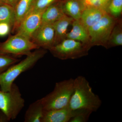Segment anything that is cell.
<instances>
[{
    "label": "cell",
    "mask_w": 122,
    "mask_h": 122,
    "mask_svg": "<svg viewBox=\"0 0 122 122\" xmlns=\"http://www.w3.org/2000/svg\"><path fill=\"white\" fill-rule=\"evenodd\" d=\"M102 103L86 77L79 76L74 79V91L69 105L71 109L73 110H88L93 113L98 110Z\"/></svg>",
    "instance_id": "6da1fadb"
},
{
    "label": "cell",
    "mask_w": 122,
    "mask_h": 122,
    "mask_svg": "<svg viewBox=\"0 0 122 122\" xmlns=\"http://www.w3.org/2000/svg\"><path fill=\"white\" fill-rule=\"evenodd\" d=\"M47 50L41 48L35 49L22 61L15 63L0 74V88L2 91H9L14 81L20 75L30 69L44 56Z\"/></svg>",
    "instance_id": "7a4b0ae2"
},
{
    "label": "cell",
    "mask_w": 122,
    "mask_h": 122,
    "mask_svg": "<svg viewBox=\"0 0 122 122\" xmlns=\"http://www.w3.org/2000/svg\"><path fill=\"white\" fill-rule=\"evenodd\" d=\"M74 89V79L71 78L55 83L52 91L41 99L45 110L68 106Z\"/></svg>",
    "instance_id": "3957f363"
},
{
    "label": "cell",
    "mask_w": 122,
    "mask_h": 122,
    "mask_svg": "<svg viewBox=\"0 0 122 122\" xmlns=\"http://www.w3.org/2000/svg\"><path fill=\"white\" fill-rule=\"evenodd\" d=\"M25 101L20 89L14 82L9 91L0 90V110L9 121L17 118L24 108Z\"/></svg>",
    "instance_id": "277c9868"
},
{
    "label": "cell",
    "mask_w": 122,
    "mask_h": 122,
    "mask_svg": "<svg viewBox=\"0 0 122 122\" xmlns=\"http://www.w3.org/2000/svg\"><path fill=\"white\" fill-rule=\"evenodd\" d=\"M39 48L30 39L17 33L10 35L5 41L0 42V54L8 55L15 58L26 56L32 50Z\"/></svg>",
    "instance_id": "5b68a950"
},
{
    "label": "cell",
    "mask_w": 122,
    "mask_h": 122,
    "mask_svg": "<svg viewBox=\"0 0 122 122\" xmlns=\"http://www.w3.org/2000/svg\"><path fill=\"white\" fill-rule=\"evenodd\" d=\"M89 50L80 42L66 38L49 50L55 57L65 60L78 59L87 56Z\"/></svg>",
    "instance_id": "8992f818"
},
{
    "label": "cell",
    "mask_w": 122,
    "mask_h": 122,
    "mask_svg": "<svg viewBox=\"0 0 122 122\" xmlns=\"http://www.w3.org/2000/svg\"><path fill=\"white\" fill-rule=\"evenodd\" d=\"M117 19L106 13L100 20L88 29L91 47L102 46L106 48Z\"/></svg>",
    "instance_id": "52a82bcc"
},
{
    "label": "cell",
    "mask_w": 122,
    "mask_h": 122,
    "mask_svg": "<svg viewBox=\"0 0 122 122\" xmlns=\"http://www.w3.org/2000/svg\"><path fill=\"white\" fill-rule=\"evenodd\" d=\"M53 24H41L31 37V41L40 48L49 50L55 45Z\"/></svg>",
    "instance_id": "ba28073f"
},
{
    "label": "cell",
    "mask_w": 122,
    "mask_h": 122,
    "mask_svg": "<svg viewBox=\"0 0 122 122\" xmlns=\"http://www.w3.org/2000/svg\"><path fill=\"white\" fill-rule=\"evenodd\" d=\"M45 10L30 11L20 24L16 33L30 40L34 33L41 24L42 16Z\"/></svg>",
    "instance_id": "9c48e42d"
},
{
    "label": "cell",
    "mask_w": 122,
    "mask_h": 122,
    "mask_svg": "<svg viewBox=\"0 0 122 122\" xmlns=\"http://www.w3.org/2000/svg\"><path fill=\"white\" fill-rule=\"evenodd\" d=\"M71 25L72 30L67 33L66 38L80 42L90 50L92 47L88 30L80 20H74Z\"/></svg>",
    "instance_id": "30bf717a"
},
{
    "label": "cell",
    "mask_w": 122,
    "mask_h": 122,
    "mask_svg": "<svg viewBox=\"0 0 122 122\" xmlns=\"http://www.w3.org/2000/svg\"><path fill=\"white\" fill-rule=\"evenodd\" d=\"M74 112L69 106L56 110H45L42 122H69Z\"/></svg>",
    "instance_id": "8fae6325"
},
{
    "label": "cell",
    "mask_w": 122,
    "mask_h": 122,
    "mask_svg": "<svg viewBox=\"0 0 122 122\" xmlns=\"http://www.w3.org/2000/svg\"><path fill=\"white\" fill-rule=\"evenodd\" d=\"M106 13L105 10L100 8L86 7L82 11L79 20L88 30L100 20Z\"/></svg>",
    "instance_id": "7c38bea8"
},
{
    "label": "cell",
    "mask_w": 122,
    "mask_h": 122,
    "mask_svg": "<svg viewBox=\"0 0 122 122\" xmlns=\"http://www.w3.org/2000/svg\"><path fill=\"white\" fill-rule=\"evenodd\" d=\"M61 2L65 14L74 20L80 19L82 11L85 8L82 0H62Z\"/></svg>",
    "instance_id": "4fadbf2b"
},
{
    "label": "cell",
    "mask_w": 122,
    "mask_h": 122,
    "mask_svg": "<svg viewBox=\"0 0 122 122\" xmlns=\"http://www.w3.org/2000/svg\"><path fill=\"white\" fill-rule=\"evenodd\" d=\"M34 0H19L14 7L15 20L12 32H16L22 21L30 11Z\"/></svg>",
    "instance_id": "5bb4252c"
},
{
    "label": "cell",
    "mask_w": 122,
    "mask_h": 122,
    "mask_svg": "<svg viewBox=\"0 0 122 122\" xmlns=\"http://www.w3.org/2000/svg\"><path fill=\"white\" fill-rule=\"evenodd\" d=\"M74 20L72 18L65 14L53 24L54 30V46L66 38L68 27Z\"/></svg>",
    "instance_id": "9a60e30c"
},
{
    "label": "cell",
    "mask_w": 122,
    "mask_h": 122,
    "mask_svg": "<svg viewBox=\"0 0 122 122\" xmlns=\"http://www.w3.org/2000/svg\"><path fill=\"white\" fill-rule=\"evenodd\" d=\"M41 99H38L29 106L24 117L25 122H42L45 113Z\"/></svg>",
    "instance_id": "2e32d148"
},
{
    "label": "cell",
    "mask_w": 122,
    "mask_h": 122,
    "mask_svg": "<svg viewBox=\"0 0 122 122\" xmlns=\"http://www.w3.org/2000/svg\"><path fill=\"white\" fill-rule=\"evenodd\" d=\"M61 1L51 5L45 10L42 16L41 24H53L65 15Z\"/></svg>",
    "instance_id": "e0dca14e"
},
{
    "label": "cell",
    "mask_w": 122,
    "mask_h": 122,
    "mask_svg": "<svg viewBox=\"0 0 122 122\" xmlns=\"http://www.w3.org/2000/svg\"><path fill=\"white\" fill-rule=\"evenodd\" d=\"M122 45V22L121 20L117 19L109 37L106 48L109 49Z\"/></svg>",
    "instance_id": "ac0fdd59"
},
{
    "label": "cell",
    "mask_w": 122,
    "mask_h": 122,
    "mask_svg": "<svg viewBox=\"0 0 122 122\" xmlns=\"http://www.w3.org/2000/svg\"><path fill=\"white\" fill-rule=\"evenodd\" d=\"M15 20L14 8L5 2L0 3V23L7 22L13 28Z\"/></svg>",
    "instance_id": "d6986e66"
},
{
    "label": "cell",
    "mask_w": 122,
    "mask_h": 122,
    "mask_svg": "<svg viewBox=\"0 0 122 122\" xmlns=\"http://www.w3.org/2000/svg\"><path fill=\"white\" fill-rule=\"evenodd\" d=\"M107 13L118 19L122 13V0H110L106 9Z\"/></svg>",
    "instance_id": "ffe728a7"
},
{
    "label": "cell",
    "mask_w": 122,
    "mask_h": 122,
    "mask_svg": "<svg viewBox=\"0 0 122 122\" xmlns=\"http://www.w3.org/2000/svg\"><path fill=\"white\" fill-rule=\"evenodd\" d=\"M20 60L8 55L0 54V74Z\"/></svg>",
    "instance_id": "44dd1931"
},
{
    "label": "cell",
    "mask_w": 122,
    "mask_h": 122,
    "mask_svg": "<svg viewBox=\"0 0 122 122\" xmlns=\"http://www.w3.org/2000/svg\"><path fill=\"white\" fill-rule=\"evenodd\" d=\"M62 0H34L30 11L44 10L51 5Z\"/></svg>",
    "instance_id": "7402d4cb"
},
{
    "label": "cell",
    "mask_w": 122,
    "mask_h": 122,
    "mask_svg": "<svg viewBox=\"0 0 122 122\" xmlns=\"http://www.w3.org/2000/svg\"><path fill=\"white\" fill-rule=\"evenodd\" d=\"M73 116L69 122H86L89 120L92 112L86 110H73Z\"/></svg>",
    "instance_id": "603a6c76"
},
{
    "label": "cell",
    "mask_w": 122,
    "mask_h": 122,
    "mask_svg": "<svg viewBox=\"0 0 122 122\" xmlns=\"http://www.w3.org/2000/svg\"><path fill=\"white\" fill-rule=\"evenodd\" d=\"M12 27L7 22L0 23V37H4L9 34Z\"/></svg>",
    "instance_id": "cb8c5ba5"
},
{
    "label": "cell",
    "mask_w": 122,
    "mask_h": 122,
    "mask_svg": "<svg viewBox=\"0 0 122 122\" xmlns=\"http://www.w3.org/2000/svg\"><path fill=\"white\" fill-rule=\"evenodd\" d=\"M19 0H5V3L11 5L14 8Z\"/></svg>",
    "instance_id": "d4e9b609"
},
{
    "label": "cell",
    "mask_w": 122,
    "mask_h": 122,
    "mask_svg": "<svg viewBox=\"0 0 122 122\" xmlns=\"http://www.w3.org/2000/svg\"><path fill=\"white\" fill-rule=\"evenodd\" d=\"M9 122L6 116L0 110V122Z\"/></svg>",
    "instance_id": "484cf974"
},
{
    "label": "cell",
    "mask_w": 122,
    "mask_h": 122,
    "mask_svg": "<svg viewBox=\"0 0 122 122\" xmlns=\"http://www.w3.org/2000/svg\"><path fill=\"white\" fill-rule=\"evenodd\" d=\"M5 0H0V3L5 2Z\"/></svg>",
    "instance_id": "4316f807"
},
{
    "label": "cell",
    "mask_w": 122,
    "mask_h": 122,
    "mask_svg": "<svg viewBox=\"0 0 122 122\" xmlns=\"http://www.w3.org/2000/svg\"><path fill=\"white\" fill-rule=\"evenodd\" d=\"M82 1H83L84 0H82Z\"/></svg>",
    "instance_id": "83f0119b"
}]
</instances>
